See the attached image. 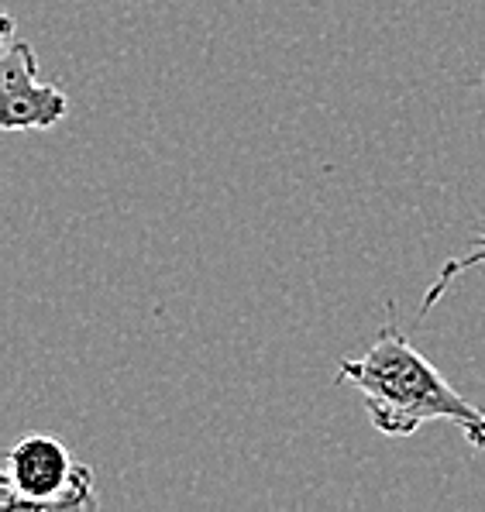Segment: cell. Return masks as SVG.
<instances>
[{
	"label": "cell",
	"mask_w": 485,
	"mask_h": 512,
	"mask_svg": "<svg viewBox=\"0 0 485 512\" xmlns=\"http://www.w3.org/2000/svg\"><path fill=\"white\" fill-rule=\"evenodd\" d=\"M338 382L358 389L372 427L386 437H413L424 423L444 420L472 447H485V409L468 403L396 324L382 327L365 354L341 361Z\"/></svg>",
	"instance_id": "6da1fadb"
},
{
	"label": "cell",
	"mask_w": 485,
	"mask_h": 512,
	"mask_svg": "<svg viewBox=\"0 0 485 512\" xmlns=\"http://www.w3.org/2000/svg\"><path fill=\"white\" fill-rule=\"evenodd\" d=\"M7 512H93L100 506L90 464L52 433H31L7 451L0 471Z\"/></svg>",
	"instance_id": "7a4b0ae2"
},
{
	"label": "cell",
	"mask_w": 485,
	"mask_h": 512,
	"mask_svg": "<svg viewBox=\"0 0 485 512\" xmlns=\"http://www.w3.org/2000/svg\"><path fill=\"white\" fill-rule=\"evenodd\" d=\"M0 128L49 131L69 114V100L59 86L38 83V59L28 42L14 35V18L0 21Z\"/></svg>",
	"instance_id": "3957f363"
},
{
	"label": "cell",
	"mask_w": 485,
	"mask_h": 512,
	"mask_svg": "<svg viewBox=\"0 0 485 512\" xmlns=\"http://www.w3.org/2000/svg\"><path fill=\"white\" fill-rule=\"evenodd\" d=\"M475 265H485V234H479V238H475V244L465 251V255H455V258H448V262L441 265V272H437V279L427 286V293H424V306H420V313H430V310H434L437 299L444 296V289H448L451 282L458 279V275H465L468 269H475Z\"/></svg>",
	"instance_id": "277c9868"
}]
</instances>
